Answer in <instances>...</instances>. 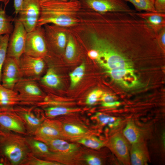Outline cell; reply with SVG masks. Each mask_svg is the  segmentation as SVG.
Wrapping results in <instances>:
<instances>
[{
  "label": "cell",
  "instance_id": "6da1fadb",
  "mask_svg": "<svg viewBox=\"0 0 165 165\" xmlns=\"http://www.w3.org/2000/svg\"><path fill=\"white\" fill-rule=\"evenodd\" d=\"M81 8L79 1L50 0L41 2L40 16L37 26L46 24L69 28L79 21L78 13Z\"/></svg>",
  "mask_w": 165,
  "mask_h": 165
},
{
  "label": "cell",
  "instance_id": "7a4b0ae2",
  "mask_svg": "<svg viewBox=\"0 0 165 165\" xmlns=\"http://www.w3.org/2000/svg\"><path fill=\"white\" fill-rule=\"evenodd\" d=\"M0 152L5 165H23L30 154L25 136L1 129Z\"/></svg>",
  "mask_w": 165,
  "mask_h": 165
},
{
  "label": "cell",
  "instance_id": "3957f363",
  "mask_svg": "<svg viewBox=\"0 0 165 165\" xmlns=\"http://www.w3.org/2000/svg\"><path fill=\"white\" fill-rule=\"evenodd\" d=\"M13 90L18 94L19 105L36 106L43 101L46 97L38 81L22 78L15 85Z\"/></svg>",
  "mask_w": 165,
  "mask_h": 165
},
{
  "label": "cell",
  "instance_id": "277c9868",
  "mask_svg": "<svg viewBox=\"0 0 165 165\" xmlns=\"http://www.w3.org/2000/svg\"><path fill=\"white\" fill-rule=\"evenodd\" d=\"M43 26L48 53L57 56L64 54L69 35L67 28L53 24Z\"/></svg>",
  "mask_w": 165,
  "mask_h": 165
},
{
  "label": "cell",
  "instance_id": "5b68a950",
  "mask_svg": "<svg viewBox=\"0 0 165 165\" xmlns=\"http://www.w3.org/2000/svg\"><path fill=\"white\" fill-rule=\"evenodd\" d=\"M81 8L104 13L136 12L123 0H79Z\"/></svg>",
  "mask_w": 165,
  "mask_h": 165
},
{
  "label": "cell",
  "instance_id": "8992f818",
  "mask_svg": "<svg viewBox=\"0 0 165 165\" xmlns=\"http://www.w3.org/2000/svg\"><path fill=\"white\" fill-rule=\"evenodd\" d=\"M48 52L43 26H37L32 31L27 32L24 53L43 58Z\"/></svg>",
  "mask_w": 165,
  "mask_h": 165
},
{
  "label": "cell",
  "instance_id": "52a82bcc",
  "mask_svg": "<svg viewBox=\"0 0 165 165\" xmlns=\"http://www.w3.org/2000/svg\"><path fill=\"white\" fill-rule=\"evenodd\" d=\"M19 64L22 78L38 81L46 71V63L43 58L24 53L20 57Z\"/></svg>",
  "mask_w": 165,
  "mask_h": 165
},
{
  "label": "cell",
  "instance_id": "ba28073f",
  "mask_svg": "<svg viewBox=\"0 0 165 165\" xmlns=\"http://www.w3.org/2000/svg\"><path fill=\"white\" fill-rule=\"evenodd\" d=\"M13 22L14 29L9 36L6 57H13L19 60L24 53L27 32L16 17L14 18Z\"/></svg>",
  "mask_w": 165,
  "mask_h": 165
},
{
  "label": "cell",
  "instance_id": "9c48e42d",
  "mask_svg": "<svg viewBox=\"0 0 165 165\" xmlns=\"http://www.w3.org/2000/svg\"><path fill=\"white\" fill-rule=\"evenodd\" d=\"M41 11L39 0H24L19 13L18 20L24 26L27 32L36 27Z\"/></svg>",
  "mask_w": 165,
  "mask_h": 165
},
{
  "label": "cell",
  "instance_id": "30bf717a",
  "mask_svg": "<svg viewBox=\"0 0 165 165\" xmlns=\"http://www.w3.org/2000/svg\"><path fill=\"white\" fill-rule=\"evenodd\" d=\"M22 78L19 60L6 57L2 69L1 84L7 89L13 90L16 84Z\"/></svg>",
  "mask_w": 165,
  "mask_h": 165
},
{
  "label": "cell",
  "instance_id": "8fae6325",
  "mask_svg": "<svg viewBox=\"0 0 165 165\" xmlns=\"http://www.w3.org/2000/svg\"><path fill=\"white\" fill-rule=\"evenodd\" d=\"M38 140L46 143L52 152L47 160L58 162L63 156L73 155L78 150L77 145L69 143L62 139Z\"/></svg>",
  "mask_w": 165,
  "mask_h": 165
},
{
  "label": "cell",
  "instance_id": "7c38bea8",
  "mask_svg": "<svg viewBox=\"0 0 165 165\" xmlns=\"http://www.w3.org/2000/svg\"><path fill=\"white\" fill-rule=\"evenodd\" d=\"M0 129L23 135H27L24 122L13 109L0 112Z\"/></svg>",
  "mask_w": 165,
  "mask_h": 165
},
{
  "label": "cell",
  "instance_id": "4fadbf2b",
  "mask_svg": "<svg viewBox=\"0 0 165 165\" xmlns=\"http://www.w3.org/2000/svg\"><path fill=\"white\" fill-rule=\"evenodd\" d=\"M108 145L120 161L124 164H130L129 145L123 135L119 133H116L110 138Z\"/></svg>",
  "mask_w": 165,
  "mask_h": 165
},
{
  "label": "cell",
  "instance_id": "5bb4252c",
  "mask_svg": "<svg viewBox=\"0 0 165 165\" xmlns=\"http://www.w3.org/2000/svg\"><path fill=\"white\" fill-rule=\"evenodd\" d=\"M106 72L115 82L125 88L134 87L139 83L133 68L114 69L106 70Z\"/></svg>",
  "mask_w": 165,
  "mask_h": 165
},
{
  "label": "cell",
  "instance_id": "9a60e30c",
  "mask_svg": "<svg viewBox=\"0 0 165 165\" xmlns=\"http://www.w3.org/2000/svg\"><path fill=\"white\" fill-rule=\"evenodd\" d=\"M33 136L38 140L64 138L61 127L56 122L44 121L35 131Z\"/></svg>",
  "mask_w": 165,
  "mask_h": 165
},
{
  "label": "cell",
  "instance_id": "2e32d148",
  "mask_svg": "<svg viewBox=\"0 0 165 165\" xmlns=\"http://www.w3.org/2000/svg\"><path fill=\"white\" fill-rule=\"evenodd\" d=\"M35 106H32L30 108H28L23 105H17L13 109L24 122L27 134L31 136L33 135L35 131L43 121L32 111V109Z\"/></svg>",
  "mask_w": 165,
  "mask_h": 165
},
{
  "label": "cell",
  "instance_id": "e0dca14e",
  "mask_svg": "<svg viewBox=\"0 0 165 165\" xmlns=\"http://www.w3.org/2000/svg\"><path fill=\"white\" fill-rule=\"evenodd\" d=\"M43 76L38 81L41 87L45 90H57L61 88V80L56 69L50 65Z\"/></svg>",
  "mask_w": 165,
  "mask_h": 165
},
{
  "label": "cell",
  "instance_id": "ac0fdd59",
  "mask_svg": "<svg viewBox=\"0 0 165 165\" xmlns=\"http://www.w3.org/2000/svg\"><path fill=\"white\" fill-rule=\"evenodd\" d=\"M25 137L31 155L40 159H46V160L50 156L52 152L46 143L31 136Z\"/></svg>",
  "mask_w": 165,
  "mask_h": 165
},
{
  "label": "cell",
  "instance_id": "d6986e66",
  "mask_svg": "<svg viewBox=\"0 0 165 165\" xmlns=\"http://www.w3.org/2000/svg\"><path fill=\"white\" fill-rule=\"evenodd\" d=\"M136 13L145 21L156 35L165 28V13L146 12Z\"/></svg>",
  "mask_w": 165,
  "mask_h": 165
},
{
  "label": "cell",
  "instance_id": "ffe728a7",
  "mask_svg": "<svg viewBox=\"0 0 165 165\" xmlns=\"http://www.w3.org/2000/svg\"><path fill=\"white\" fill-rule=\"evenodd\" d=\"M130 150V160L132 165H146L148 156L146 147L142 141L132 144Z\"/></svg>",
  "mask_w": 165,
  "mask_h": 165
},
{
  "label": "cell",
  "instance_id": "44dd1931",
  "mask_svg": "<svg viewBox=\"0 0 165 165\" xmlns=\"http://www.w3.org/2000/svg\"><path fill=\"white\" fill-rule=\"evenodd\" d=\"M19 103L17 93L13 90L4 87L0 83V106L9 111L13 109Z\"/></svg>",
  "mask_w": 165,
  "mask_h": 165
},
{
  "label": "cell",
  "instance_id": "7402d4cb",
  "mask_svg": "<svg viewBox=\"0 0 165 165\" xmlns=\"http://www.w3.org/2000/svg\"><path fill=\"white\" fill-rule=\"evenodd\" d=\"M48 105L42 106L43 108L46 116L50 118H54L58 116L64 115L74 112L75 109L69 108L57 105L56 104L42 102L37 106Z\"/></svg>",
  "mask_w": 165,
  "mask_h": 165
},
{
  "label": "cell",
  "instance_id": "603a6c76",
  "mask_svg": "<svg viewBox=\"0 0 165 165\" xmlns=\"http://www.w3.org/2000/svg\"><path fill=\"white\" fill-rule=\"evenodd\" d=\"M14 18L7 15L5 9L3 8L2 5L0 6V36L6 34H10L13 32L14 25L13 24Z\"/></svg>",
  "mask_w": 165,
  "mask_h": 165
},
{
  "label": "cell",
  "instance_id": "cb8c5ba5",
  "mask_svg": "<svg viewBox=\"0 0 165 165\" xmlns=\"http://www.w3.org/2000/svg\"><path fill=\"white\" fill-rule=\"evenodd\" d=\"M123 133L124 136L132 144L142 141V132L132 121L128 122Z\"/></svg>",
  "mask_w": 165,
  "mask_h": 165
},
{
  "label": "cell",
  "instance_id": "d4e9b609",
  "mask_svg": "<svg viewBox=\"0 0 165 165\" xmlns=\"http://www.w3.org/2000/svg\"><path fill=\"white\" fill-rule=\"evenodd\" d=\"M131 3L135 10L139 12H157L154 6V0H123Z\"/></svg>",
  "mask_w": 165,
  "mask_h": 165
},
{
  "label": "cell",
  "instance_id": "484cf974",
  "mask_svg": "<svg viewBox=\"0 0 165 165\" xmlns=\"http://www.w3.org/2000/svg\"><path fill=\"white\" fill-rule=\"evenodd\" d=\"M61 128L63 132L71 136H84L88 133L85 128L74 124H64Z\"/></svg>",
  "mask_w": 165,
  "mask_h": 165
},
{
  "label": "cell",
  "instance_id": "4316f807",
  "mask_svg": "<svg viewBox=\"0 0 165 165\" xmlns=\"http://www.w3.org/2000/svg\"><path fill=\"white\" fill-rule=\"evenodd\" d=\"M77 142L88 148L98 149L105 145L103 142L94 136H85L78 140Z\"/></svg>",
  "mask_w": 165,
  "mask_h": 165
},
{
  "label": "cell",
  "instance_id": "83f0119b",
  "mask_svg": "<svg viewBox=\"0 0 165 165\" xmlns=\"http://www.w3.org/2000/svg\"><path fill=\"white\" fill-rule=\"evenodd\" d=\"M77 48L74 38L69 32L68 41L64 54L66 59L69 61L73 60L76 57Z\"/></svg>",
  "mask_w": 165,
  "mask_h": 165
},
{
  "label": "cell",
  "instance_id": "f1b7e54d",
  "mask_svg": "<svg viewBox=\"0 0 165 165\" xmlns=\"http://www.w3.org/2000/svg\"><path fill=\"white\" fill-rule=\"evenodd\" d=\"M94 117L101 124L107 125L112 128L118 126L121 121V120L119 118L100 112L96 113Z\"/></svg>",
  "mask_w": 165,
  "mask_h": 165
},
{
  "label": "cell",
  "instance_id": "f546056e",
  "mask_svg": "<svg viewBox=\"0 0 165 165\" xmlns=\"http://www.w3.org/2000/svg\"><path fill=\"white\" fill-rule=\"evenodd\" d=\"M9 34H6L0 36V83L2 68L6 57L8 44Z\"/></svg>",
  "mask_w": 165,
  "mask_h": 165
},
{
  "label": "cell",
  "instance_id": "4dcf8cb0",
  "mask_svg": "<svg viewBox=\"0 0 165 165\" xmlns=\"http://www.w3.org/2000/svg\"><path fill=\"white\" fill-rule=\"evenodd\" d=\"M85 69V64L83 63L70 74L72 88L75 87L82 79L84 75Z\"/></svg>",
  "mask_w": 165,
  "mask_h": 165
},
{
  "label": "cell",
  "instance_id": "1f68e13d",
  "mask_svg": "<svg viewBox=\"0 0 165 165\" xmlns=\"http://www.w3.org/2000/svg\"><path fill=\"white\" fill-rule=\"evenodd\" d=\"M23 165H60V162L47 160L35 157L30 154Z\"/></svg>",
  "mask_w": 165,
  "mask_h": 165
},
{
  "label": "cell",
  "instance_id": "d6a6232c",
  "mask_svg": "<svg viewBox=\"0 0 165 165\" xmlns=\"http://www.w3.org/2000/svg\"><path fill=\"white\" fill-rule=\"evenodd\" d=\"M103 93V91L100 90H95L91 92L86 97V103L89 105L94 104L99 100Z\"/></svg>",
  "mask_w": 165,
  "mask_h": 165
},
{
  "label": "cell",
  "instance_id": "836d02e7",
  "mask_svg": "<svg viewBox=\"0 0 165 165\" xmlns=\"http://www.w3.org/2000/svg\"><path fill=\"white\" fill-rule=\"evenodd\" d=\"M85 159L87 163L90 165H100L102 163L99 158L93 155L86 156Z\"/></svg>",
  "mask_w": 165,
  "mask_h": 165
},
{
  "label": "cell",
  "instance_id": "e575fe53",
  "mask_svg": "<svg viewBox=\"0 0 165 165\" xmlns=\"http://www.w3.org/2000/svg\"><path fill=\"white\" fill-rule=\"evenodd\" d=\"M158 43L163 50L165 47V28L162 29L156 35Z\"/></svg>",
  "mask_w": 165,
  "mask_h": 165
},
{
  "label": "cell",
  "instance_id": "d590c367",
  "mask_svg": "<svg viewBox=\"0 0 165 165\" xmlns=\"http://www.w3.org/2000/svg\"><path fill=\"white\" fill-rule=\"evenodd\" d=\"M154 6L157 12L165 13V0H155Z\"/></svg>",
  "mask_w": 165,
  "mask_h": 165
},
{
  "label": "cell",
  "instance_id": "8d00e7d4",
  "mask_svg": "<svg viewBox=\"0 0 165 165\" xmlns=\"http://www.w3.org/2000/svg\"><path fill=\"white\" fill-rule=\"evenodd\" d=\"M116 99L114 96L108 93H103L100 98L102 102H113L115 101Z\"/></svg>",
  "mask_w": 165,
  "mask_h": 165
},
{
  "label": "cell",
  "instance_id": "74e56055",
  "mask_svg": "<svg viewBox=\"0 0 165 165\" xmlns=\"http://www.w3.org/2000/svg\"><path fill=\"white\" fill-rule=\"evenodd\" d=\"M24 0H14L13 6L15 9L14 13L17 15L22 6Z\"/></svg>",
  "mask_w": 165,
  "mask_h": 165
},
{
  "label": "cell",
  "instance_id": "f35d334b",
  "mask_svg": "<svg viewBox=\"0 0 165 165\" xmlns=\"http://www.w3.org/2000/svg\"><path fill=\"white\" fill-rule=\"evenodd\" d=\"M120 104V103L117 101H114L109 102H102V106L109 108H112L116 107L119 106Z\"/></svg>",
  "mask_w": 165,
  "mask_h": 165
},
{
  "label": "cell",
  "instance_id": "ab89813d",
  "mask_svg": "<svg viewBox=\"0 0 165 165\" xmlns=\"http://www.w3.org/2000/svg\"><path fill=\"white\" fill-rule=\"evenodd\" d=\"M10 0H0V2H3L4 4V8L6 9V8L9 3Z\"/></svg>",
  "mask_w": 165,
  "mask_h": 165
},
{
  "label": "cell",
  "instance_id": "60d3db41",
  "mask_svg": "<svg viewBox=\"0 0 165 165\" xmlns=\"http://www.w3.org/2000/svg\"><path fill=\"white\" fill-rule=\"evenodd\" d=\"M41 2H44L46 1H50V0H57V1H78L79 0H39Z\"/></svg>",
  "mask_w": 165,
  "mask_h": 165
},
{
  "label": "cell",
  "instance_id": "b9f144b4",
  "mask_svg": "<svg viewBox=\"0 0 165 165\" xmlns=\"http://www.w3.org/2000/svg\"><path fill=\"white\" fill-rule=\"evenodd\" d=\"M4 111H7L0 106V112Z\"/></svg>",
  "mask_w": 165,
  "mask_h": 165
},
{
  "label": "cell",
  "instance_id": "7bdbcfd3",
  "mask_svg": "<svg viewBox=\"0 0 165 165\" xmlns=\"http://www.w3.org/2000/svg\"><path fill=\"white\" fill-rule=\"evenodd\" d=\"M1 156V153H0V157Z\"/></svg>",
  "mask_w": 165,
  "mask_h": 165
},
{
  "label": "cell",
  "instance_id": "ee69618b",
  "mask_svg": "<svg viewBox=\"0 0 165 165\" xmlns=\"http://www.w3.org/2000/svg\"></svg>",
  "mask_w": 165,
  "mask_h": 165
}]
</instances>
